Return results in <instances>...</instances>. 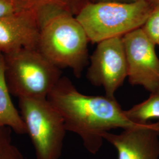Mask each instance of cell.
<instances>
[{
	"label": "cell",
	"mask_w": 159,
	"mask_h": 159,
	"mask_svg": "<svg viewBox=\"0 0 159 159\" xmlns=\"http://www.w3.org/2000/svg\"><path fill=\"white\" fill-rule=\"evenodd\" d=\"M0 159H23L22 154L12 142L11 129L1 124Z\"/></svg>",
	"instance_id": "cell-13"
},
{
	"label": "cell",
	"mask_w": 159,
	"mask_h": 159,
	"mask_svg": "<svg viewBox=\"0 0 159 159\" xmlns=\"http://www.w3.org/2000/svg\"><path fill=\"white\" fill-rule=\"evenodd\" d=\"M21 10L37 9L43 6H54L76 16L87 4L96 0H14Z\"/></svg>",
	"instance_id": "cell-11"
},
{
	"label": "cell",
	"mask_w": 159,
	"mask_h": 159,
	"mask_svg": "<svg viewBox=\"0 0 159 159\" xmlns=\"http://www.w3.org/2000/svg\"><path fill=\"white\" fill-rule=\"evenodd\" d=\"M18 104L36 159H60L67 131L61 114L47 98H19Z\"/></svg>",
	"instance_id": "cell-5"
},
{
	"label": "cell",
	"mask_w": 159,
	"mask_h": 159,
	"mask_svg": "<svg viewBox=\"0 0 159 159\" xmlns=\"http://www.w3.org/2000/svg\"><path fill=\"white\" fill-rule=\"evenodd\" d=\"M37 50L58 68L80 78L89 63L87 35L75 16L54 6L37 8Z\"/></svg>",
	"instance_id": "cell-2"
},
{
	"label": "cell",
	"mask_w": 159,
	"mask_h": 159,
	"mask_svg": "<svg viewBox=\"0 0 159 159\" xmlns=\"http://www.w3.org/2000/svg\"><path fill=\"white\" fill-rule=\"evenodd\" d=\"M3 56L7 86L18 99L47 98L62 77L61 69L37 48H22Z\"/></svg>",
	"instance_id": "cell-4"
},
{
	"label": "cell",
	"mask_w": 159,
	"mask_h": 159,
	"mask_svg": "<svg viewBox=\"0 0 159 159\" xmlns=\"http://www.w3.org/2000/svg\"><path fill=\"white\" fill-rule=\"evenodd\" d=\"M137 0H96V2L100 1H115V2H131Z\"/></svg>",
	"instance_id": "cell-16"
},
{
	"label": "cell",
	"mask_w": 159,
	"mask_h": 159,
	"mask_svg": "<svg viewBox=\"0 0 159 159\" xmlns=\"http://www.w3.org/2000/svg\"><path fill=\"white\" fill-rule=\"evenodd\" d=\"M148 1L153 7V8L159 6V0H148Z\"/></svg>",
	"instance_id": "cell-17"
},
{
	"label": "cell",
	"mask_w": 159,
	"mask_h": 159,
	"mask_svg": "<svg viewBox=\"0 0 159 159\" xmlns=\"http://www.w3.org/2000/svg\"><path fill=\"white\" fill-rule=\"evenodd\" d=\"M0 124L12 129L17 134L27 133V128L10 97L6 82L3 54H0Z\"/></svg>",
	"instance_id": "cell-10"
},
{
	"label": "cell",
	"mask_w": 159,
	"mask_h": 159,
	"mask_svg": "<svg viewBox=\"0 0 159 159\" xmlns=\"http://www.w3.org/2000/svg\"><path fill=\"white\" fill-rule=\"evenodd\" d=\"M21 11L14 0H0V18Z\"/></svg>",
	"instance_id": "cell-15"
},
{
	"label": "cell",
	"mask_w": 159,
	"mask_h": 159,
	"mask_svg": "<svg viewBox=\"0 0 159 159\" xmlns=\"http://www.w3.org/2000/svg\"><path fill=\"white\" fill-rule=\"evenodd\" d=\"M39 32L37 9L0 18V54L22 48L37 49Z\"/></svg>",
	"instance_id": "cell-9"
},
{
	"label": "cell",
	"mask_w": 159,
	"mask_h": 159,
	"mask_svg": "<svg viewBox=\"0 0 159 159\" xmlns=\"http://www.w3.org/2000/svg\"><path fill=\"white\" fill-rule=\"evenodd\" d=\"M125 113L137 124H146L149 120L159 119V93L151 94L145 101L125 110Z\"/></svg>",
	"instance_id": "cell-12"
},
{
	"label": "cell",
	"mask_w": 159,
	"mask_h": 159,
	"mask_svg": "<svg viewBox=\"0 0 159 159\" xmlns=\"http://www.w3.org/2000/svg\"><path fill=\"white\" fill-rule=\"evenodd\" d=\"M127 77L132 85H141L150 94L159 93V59L156 44L142 28L123 36Z\"/></svg>",
	"instance_id": "cell-7"
},
{
	"label": "cell",
	"mask_w": 159,
	"mask_h": 159,
	"mask_svg": "<svg viewBox=\"0 0 159 159\" xmlns=\"http://www.w3.org/2000/svg\"><path fill=\"white\" fill-rule=\"evenodd\" d=\"M142 29L148 37L157 45L159 39V6L154 8Z\"/></svg>",
	"instance_id": "cell-14"
},
{
	"label": "cell",
	"mask_w": 159,
	"mask_h": 159,
	"mask_svg": "<svg viewBox=\"0 0 159 159\" xmlns=\"http://www.w3.org/2000/svg\"><path fill=\"white\" fill-rule=\"evenodd\" d=\"M47 98L62 116L66 130L78 134L93 154L102 148L104 133L139 125L127 118L115 97L83 94L65 76L58 80Z\"/></svg>",
	"instance_id": "cell-1"
},
{
	"label": "cell",
	"mask_w": 159,
	"mask_h": 159,
	"mask_svg": "<svg viewBox=\"0 0 159 159\" xmlns=\"http://www.w3.org/2000/svg\"><path fill=\"white\" fill-rule=\"evenodd\" d=\"M157 44L159 46V40H158V41H157Z\"/></svg>",
	"instance_id": "cell-18"
},
{
	"label": "cell",
	"mask_w": 159,
	"mask_h": 159,
	"mask_svg": "<svg viewBox=\"0 0 159 159\" xmlns=\"http://www.w3.org/2000/svg\"><path fill=\"white\" fill-rule=\"evenodd\" d=\"M102 137L116 148L118 159H159V121L139 124L119 134L106 132Z\"/></svg>",
	"instance_id": "cell-8"
},
{
	"label": "cell",
	"mask_w": 159,
	"mask_h": 159,
	"mask_svg": "<svg viewBox=\"0 0 159 159\" xmlns=\"http://www.w3.org/2000/svg\"><path fill=\"white\" fill-rule=\"evenodd\" d=\"M153 9L148 0L100 1L89 3L75 17L89 41L98 44L142 28Z\"/></svg>",
	"instance_id": "cell-3"
},
{
	"label": "cell",
	"mask_w": 159,
	"mask_h": 159,
	"mask_svg": "<svg viewBox=\"0 0 159 159\" xmlns=\"http://www.w3.org/2000/svg\"><path fill=\"white\" fill-rule=\"evenodd\" d=\"M127 73L123 37L98 43L90 57L87 74L91 84L102 87L106 96L114 97L115 93L127 77Z\"/></svg>",
	"instance_id": "cell-6"
}]
</instances>
